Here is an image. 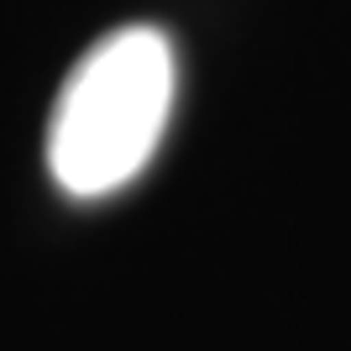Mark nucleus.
<instances>
[{
	"label": "nucleus",
	"mask_w": 351,
	"mask_h": 351,
	"mask_svg": "<svg viewBox=\"0 0 351 351\" xmlns=\"http://www.w3.org/2000/svg\"><path fill=\"white\" fill-rule=\"evenodd\" d=\"M173 43L121 27L69 69L47 121V173L73 199H105L142 173L173 116Z\"/></svg>",
	"instance_id": "nucleus-1"
}]
</instances>
